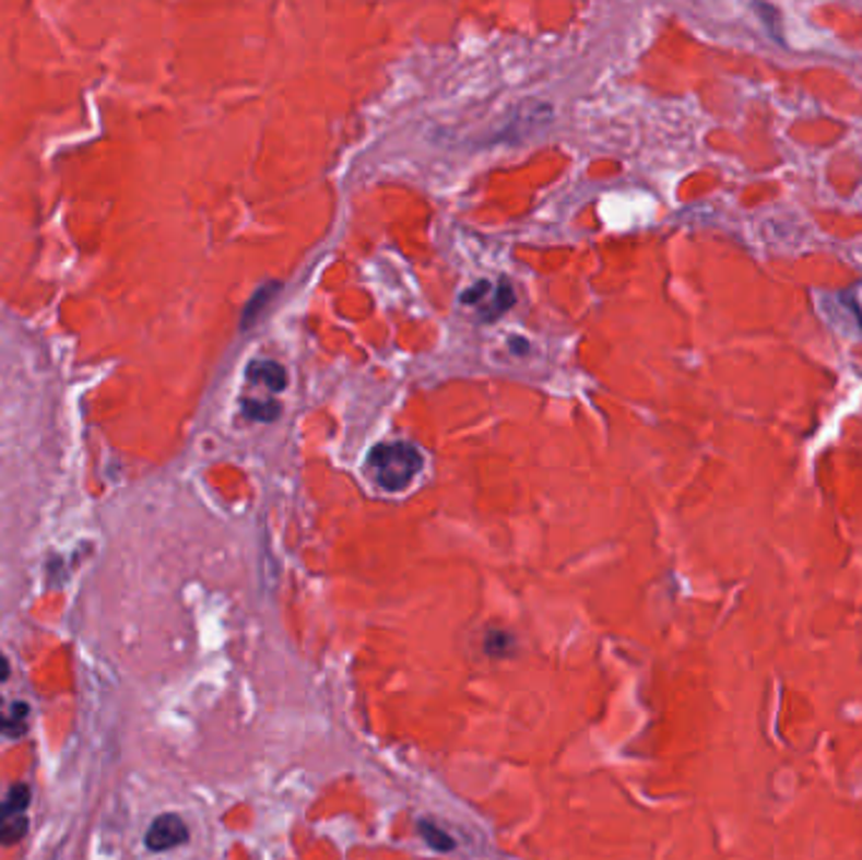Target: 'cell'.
Wrapping results in <instances>:
<instances>
[{
	"label": "cell",
	"instance_id": "cell-1",
	"mask_svg": "<svg viewBox=\"0 0 862 860\" xmlns=\"http://www.w3.org/2000/svg\"><path fill=\"white\" fill-rule=\"evenodd\" d=\"M422 455L418 449L406 445V441H393V445H379L368 455V472L376 480V485L383 490H404L412 482L418 470H422Z\"/></svg>",
	"mask_w": 862,
	"mask_h": 860
},
{
	"label": "cell",
	"instance_id": "cell-3",
	"mask_svg": "<svg viewBox=\"0 0 862 860\" xmlns=\"http://www.w3.org/2000/svg\"><path fill=\"white\" fill-rule=\"evenodd\" d=\"M467 306H474L482 314V318H497L503 316L507 308L515 303V293L510 285H489L487 281H482L480 285L464 296Z\"/></svg>",
	"mask_w": 862,
	"mask_h": 860
},
{
	"label": "cell",
	"instance_id": "cell-2",
	"mask_svg": "<svg viewBox=\"0 0 862 860\" xmlns=\"http://www.w3.org/2000/svg\"><path fill=\"white\" fill-rule=\"evenodd\" d=\"M28 805L31 788L26 782L11 785L5 798L0 800V843L13 846L28 833Z\"/></svg>",
	"mask_w": 862,
	"mask_h": 860
},
{
	"label": "cell",
	"instance_id": "cell-9",
	"mask_svg": "<svg viewBox=\"0 0 862 860\" xmlns=\"http://www.w3.org/2000/svg\"><path fill=\"white\" fill-rule=\"evenodd\" d=\"M270 404H273V401H270ZM270 404L265 407V404H262V401H248V414L256 416V420H262V422L275 420L278 407H270Z\"/></svg>",
	"mask_w": 862,
	"mask_h": 860
},
{
	"label": "cell",
	"instance_id": "cell-6",
	"mask_svg": "<svg viewBox=\"0 0 862 860\" xmlns=\"http://www.w3.org/2000/svg\"><path fill=\"white\" fill-rule=\"evenodd\" d=\"M250 381L260 384V387H268L273 391H283L285 389V372L283 366H278L273 362H258L250 366Z\"/></svg>",
	"mask_w": 862,
	"mask_h": 860
},
{
	"label": "cell",
	"instance_id": "cell-4",
	"mask_svg": "<svg viewBox=\"0 0 862 860\" xmlns=\"http://www.w3.org/2000/svg\"><path fill=\"white\" fill-rule=\"evenodd\" d=\"M190 838V830H187L185 821L175 813H167V815H160L157 821L150 825V830H146V848L150 850H172L177 846H182Z\"/></svg>",
	"mask_w": 862,
	"mask_h": 860
},
{
	"label": "cell",
	"instance_id": "cell-5",
	"mask_svg": "<svg viewBox=\"0 0 862 860\" xmlns=\"http://www.w3.org/2000/svg\"><path fill=\"white\" fill-rule=\"evenodd\" d=\"M31 707L26 702L5 699L0 694V734L5 737H23L28 732Z\"/></svg>",
	"mask_w": 862,
	"mask_h": 860
},
{
	"label": "cell",
	"instance_id": "cell-7",
	"mask_svg": "<svg viewBox=\"0 0 862 860\" xmlns=\"http://www.w3.org/2000/svg\"><path fill=\"white\" fill-rule=\"evenodd\" d=\"M418 830H422V835L432 848H437V850L454 848V840H451L445 830H439V827L434 823H418Z\"/></svg>",
	"mask_w": 862,
	"mask_h": 860
},
{
	"label": "cell",
	"instance_id": "cell-8",
	"mask_svg": "<svg viewBox=\"0 0 862 860\" xmlns=\"http://www.w3.org/2000/svg\"><path fill=\"white\" fill-rule=\"evenodd\" d=\"M484 649H487V653H492V657H505V653L512 649V638L510 634H503V631H492Z\"/></svg>",
	"mask_w": 862,
	"mask_h": 860
},
{
	"label": "cell",
	"instance_id": "cell-10",
	"mask_svg": "<svg viewBox=\"0 0 862 860\" xmlns=\"http://www.w3.org/2000/svg\"><path fill=\"white\" fill-rule=\"evenodd\" d=\"M8 676H11V663H8V659L0 653V682H5Z\"/></svg>",
	"mask_w": 862,
	"mask_h": 860
}]
</instances>
